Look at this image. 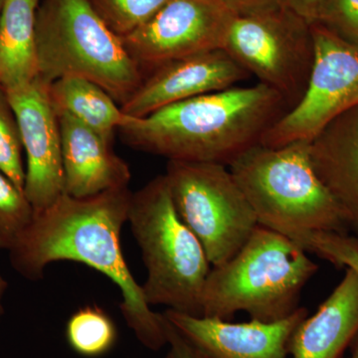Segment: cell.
<instances>
[{
    "mask_svg": "<svg viewBox=\"0 0 358 358\" xmlns=\"http://www.w3.org/2000/svg\"><path fill=\"white\" fill-rule=\"evenodd\" d=\"M229 167L260 225L285 236L348 229L343 211L313 169L308 141L280 148L260 143Z\"/></svg>",
    "mask_w": 358,
    "mask_h": 358,
    "instance_id": "5b68a950",
    "label": "cell"
},
{
    "mask_svg": "<svg viewBox=\"0 0 358 358\" xmlns=\"http://www.w3.org/2000/svg\"><path fill=\"white\" fill-rule=\"evenodd\" d=\"M176 212L199 238L213 267L248 241L258 219L227 166L169 160L164 173Z\"/></svg>",
    "mask_w": 358,
    "mask_h": 358,
    "instance_id": "52a82bcc",
    "label": "cell"
},
{
    "mask_svg": "<svg viewBox=\"0 0 358 358\" xmlns=\"http://www.w3.org/2000/svg\"><path fill=\"white\" fill-rule=\"evenodd\" d=\"M128 222L147 268L141 289L148 305L202 317L211 264L199 238L179 217L164 174L133 192Z\"/></svg>",
    "mask_w": 358,
    "mask_h": 358,
    "instance_id": "8992f818",
    "label": "cell"
},
{
    "mask_svg": "<svg viewBox=\"0 0 358 358\" xmlns=\"http://www.w3.org/2000/svg\"><path fill=\"white\" fill-rule=\"evenodd\" d=\"M234 15L221 0H169L122 40L145 73L171 61L223 49Z\"/></svg>",
    "mask_w": 358,
    "mask_h": 358,
    "instance_id": "30bf717a",
    "label": "cell"
},
{
    "mask_svg": "<svg viewBox=\"0 0 358 358\" xmlns=\"http://www.w3.org/2000/svg\"><path fill=\"white\" fill-rule=\"evenodd\" d=\"M204 358H287L289 343L308 310L299 308L278 322H228L167 310L162 313Z\"/></svg>",
    "mask_w": 358,
    "mask_h": 358,
    "instance_id": "4fadbf2b",
    "label": "cell"
},
{
    "mask_svg": "<svg viewBox=\"0 0 358 358\" xmlns=\"http://www.w3.org/2000/svg\"><path fill=\"white\" fill-rule=\"evenodd\" d=\"M164 319V331H166L167 345H171V350L178 358H204L199 350L194 348L166 319Z\"/></svg>",
    "mask_w": 358,
    "mask_h": 358,
    "instance_id": "484cf974",
    "label": "cell"
},
{
    "mask_svg": "<svg viewBox=\"0 0 358 358\" xmlns=\"http://www.w3.org/2000/svg\"><path fill=\"white\" fill-rule=\"evenodd\" d=\"M223 49L259 83L278 92L289 110L300 102L315 58L312 22L288 6L234 15Z\"/></svg>",
    "mask_w": 358,
    "mask_h": 358,
    "instance_id": "ba28073f",
    "label": "cell"
},
{
    "mask_svg": "<svg viewBox=\"0 0 358 358\" xmlns=\"http://www.w3.org/2000/svg\"><path fill=\"white\" fill-rule=\"evenodd\" d=\"M49 84L37 77L24 86L6 91L25 152L24 193L35 213L49 208L64 194L60 124Z\"/></svg>",
    "mask_w": 358,
    "mask_h": 358,
    "instance_id": "8fae6325",
    "label": "cell"
},
{
    "mask_svg": "<svg viewBox=\"0 0 358 358\" xmlns=\"http://www.w3.org/2000/svg\"><path fill=\"white\" fill-rule=\"evenodd\" d=\"M57 114H66L113 143L115 134L129 120L102 87L79 77H64L49 84Z\"/></svg>",
    "mask_w": 358,
    "mask_h": 358,
    "instance_id": "ac0fdd59",
    "label": "cell"
},
{
    "mask_svg": "<svg viewBox=\"0 0 358 358\" xmlns=\"http://www.w3.org/2000/svg\"><path fill=\"white\" fill-rule=\"evenodd\" d=\"M62 145L64 194L75 199L95 196L129 187L128 164L115 154L112 143L66 114H58Z\"/></svg>",
    "mask_w": 358,
    "mask_h": 358,
    "instance_id": "5bb4252c",
    "label": "cell"
},
{
    "mask_svg": "<svg viewBox=\"0 0 358 358\" xmlns=\"http://www.w3.org/2000/svg\"><path fill=\"white\" fill-rule=\"evenodd\" d=\"M322 0H286V6L301 17L313 22Z\"/></svg>",
    "mask_w": 358,
    "mask_h": 358,
    "instance_id": "4316f807",
    "label": "cell"
},
{
    "mask_svg": "<svg viewBox=\"0 0 358 358\" xmlns=\"http://www.w3.org/2000/svg\"><path fill=\"white\" fill-rule=\"evenodd\" d=\"M39 77L48 83L79 77L102 87L122 106L145 79L122 37L90 0H42L36 14Z\"/></svg>",
    "mask_w": 358,
    "mask_h": 358,
    "instance_id": "277c9868",
    "label": "cell"
},
{
    "mask_svg": "<svg viewBox=\"0 0 358 358\" xmlns=\"http://www.w3.org/2000/svg\"><path fill=\"white\" fill-rule=\"evenodd\" d=\"M310 162L358 232V106L334 117L308 143Z\"/></svg>",
    "mask_w": 358,
    "mask_h": 358,
    "instance_id": "9a60e30c",
    "label": "cell"
},
{
    "mask_svg": "<svg viewBox=\"0 0 358 358\" xmlns=\"http://www.w3.org/2000/svg\"><path fill=\"white\" fill-rule=\"evenodd\" d=\"M315 58L305 94L261 141L280 148L310 141L334 117L358 106V43L312 22Z\"/></svg>",
    "mask_w": 358,
    "mask_h": 358,
    "instance_id": "9c48e42d",
    "label": "cell"
},
{
    "mask_svg": "<svg viewBox=\"0 0 358 358\" xmlns=\"http://www.w3.org/2000/svg\"><path fill=\"white\" fill-rule=\"evenodd\" d=\"M66 338L70 348L85 357H99L110 352L117 341V329L103 308L88 305L68 320Z\"/></svg>",
    "mask_w": 358,
    "mask_h": 358,
    "instance_id": "d6986e66",
    "label": "cell"
},
{
    "mask_svg": "<svg viewBox=\"0 0 358 358\" xmlns=\"http://www.w3.org/2000/svg\"><path fill=\"white\" fill-rule=\"evenodd\" d=\"M6 0H0V15H1L2 8H3V4Z\"/></svg>",
    "mask_w": 358,
    "mask_h": 358,
    "instance_id": "4dcf8cb0",
    "label": "cell"
},
{
    "mask_svg": "<svg viewBox=\"0 0 358 358\" xmlns=\"http://www.w3.org/2000/svg\"><path fill=\"white\" fill-rule=\"evenodd\" d=\"M307 252L329 261L336 267L352 268L358 275V239L346 233L303 232L289 235Z\"/></svg>",
    "mask_w": 358,
    "mask_h": 358,
    "instance_id": "7402d4cb",
    "label": "cell"
},
{
    "mask_svg": "<svg viewBox=\"0 0 358 358\" xmlns=\"http://www.w3.org/2000/svg\"><path fill=\"white\" fill-rule=\"evenodd\" d=\"M166 358H178V357H176V355H174V352H173V350H169V352L167 353Z\"/></svg>",
    "mask_w": 358,
    "mask_h": 358,
    "instance_id": "f546056e",
    "label": "cell"
},
{
    "mask_svg": "<svg viewBox=\"0 0 358 358\" xmlns=\"http://www.w3.org/2000/svg\"><path fill=\"white\" fill-rule=\"evenodd\" d=\"M313 22L358 43V0H322Z\"/></svg>",
    "mask_w": 358,
    "mask_h": 358,
    "instance_id": "cb8c5ba5",
    "label": "cell"
},
{
    "mask_svg": "<svg viewBox=\"0 0 358 358\" xmlns=\"http://www.w3.org/2000/svg\"><path fill=\"white\" fill-rule=\"evenodd\" d=\"M34 215L24 192L0 171V250L10 251Z\"/></svg>",
    "mask_w": 358,
    "mask_h": 358,
    "instance_id": "ffe728a7",
    "label": "cell"
},
{
    "mask_svg": "<svg viewBox=\"0 0 358 358\" xmlns=\"http://www.w3.org/2000/svg\"><path fill=\"white\" fill-rule=\"evenodd\" d=\"M20 126L6 90L0 86V171L24 192L25 166Z\"/></svg>",
    "mask_w": 358,
    "mask_h": 358,
    "instance_id": "44dd1931",
    "label": "cell"
},
{
    "mask_svg": "<svg viewBox=\"0 0 358 358\" xmlns=\"http://www.w3.org/2000/svg\"><path fill=\"white\" fill-rule=\"evenodd\" d=\"M8 289V282L6 280L0 275V320H1L2 315H4V307H3V299L6 296V293Z\"/></svg>",
    "mask_w": 358,
    "mask_h": 358,
    "instance_id": "83f0119b",
    "label": "cell"
},
{
    "mask_svg": "<svg viewBox=\"0 0 358 358\" xmlns=\"http://www.w3.org/2000/svg\"><path fill=\"white\" fill-rule=\"evenodd\" d=\"M350 348L352 350V358H358V331L350 343Z\"/></svg>",
    "mask_w": 358,
    "mask_h": 358,
    "instance_id": "f1b7e54d",
    "label": "cell"
},
{
    "mask_svg": "<svg viewBox=\"0 0 358 358\" xmlns=\"http://www.w3.org/2000/svg\"><path fill=\"white\" fill-rule=\"evenodd\" d=\"M358 331V275L345 268L343 280L315 315L289 339L292 358H341Z\"/></svg>",
    "mask_w": 358,
    "mask_h": 358,
    "instance_id": "2e32d148",
    "label": "cell"
},
{
    "mask_svg": "<svg viewBox=\"0 0 358 358\" xmlns=\"http://www.w3.org/2000/svg\"><path fill=\"white\" fill-rule=\"evenodd\" d=\"M235 15L267 13L286 6V0H221Z\"/></svg>",
    "mask_w": 358,
    "mask_h": 358,
    "instance_id": "d4e9b609",
    "label": "cell"
},
{
    "mask_svg": "<svg viewBox=\"0 0 358 358\" xmlns=\"http://www.w3.org/2000/svg\"><path fill=\"white\" fill-rule=\"evenodd\" d=\"M294 240L259 224L230 260L211 268L202 294V317L228 320L238 312L278 322L299 308L303 287L319 266Z\"/></svg>",
    "mask_w": 358,
    "mask_h": 358,
    "instance_id": "3957f363",
    "label": "cell"
},
{
    "mask_svg": "<svg viewBox=\"0 0 358 358\" xmlns=\"http://www.w3.org/2000/svg\"><path fill=\"white\" fill-rule=\"evenodd\" d=\"M169 0H90L110 29L124 37L147 22Z\"/></svg>",
    "mask_w": 358,
    "mask_h": 358,
    "instance_id": "603a6c76",
    "label": "cell"
},
{
    "mask_svg": "<svg viewBox=\"0 0 358 358\" xmlns=\"http://www.w3.org/2000/svg\"><path fill=\"white\" fill-rule=\"evenodd\" d=\"M288 110L286 100L265 85L236 86L166 106L143 117H129L117 133L140 152L229 166L260 145Z\"/></svg>",
    "mask_w": 358,
    "mask_h": 358,
    "instance_id": "7a4b0ae2",
    "label": "cell"
},
{
    "mask_svg": "<svg viewBox=\"0 0 358 358\" xmlns=\"http://www.w3.org/2000/svg\"><path fill=\"white\" fill-rule=\"evenodd\" d=\"M133 192L117 188L86 199L63 194L32 222L9 251L11 266L26 280L43 278L58 261L84 264L109 278L121 291L127 324L148 350L167 345L162 313L152 312L124 260L122 229L129 221Z\"/></svg>",
    "mask_w": 358,
    "mask_h": 358,
    "instance_id": "6da1fadb",
    "label": "cell"
},
{
    "mask_svg": "<svg viewBox=\"0 0 358 358\" xmlns=\"http://www.w3.org/2000/svg\"><path fill=\"white\" fill-rule=\"evenodd\" d=\"M249 77L224 49L178 59L150 71L122 110L143 117L181 101L233 88Z\"/></svg>",
    "mask_w": 358,
    "mask_h": 358,
    "instance_id": "7c38bea8",
    "label": "cell"
},
{
    "mask_svg": "<svg viewBox=\"0 0 358 358\" xmlns=\"http://www.w3.org/2000/svg\"><path fill=\"white\" fill-rule=\"evenodd\" d=\"M40 0H6L0 15V86L6 91L39 77L36 14Z\"/></svg>",
    "mask_w": 358,
    "mask_h": 358,
    "instance_id": "e0dca14e",
    "label": "cell"
}]
</instances>
